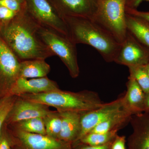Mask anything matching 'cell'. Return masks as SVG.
<instances>
[{
    "label": "cell",
    "instance_id": "6da1fadb",
    "mask_svg": "<svg viewBox=\"0 0 149 149\" xmlns=\"http://www.w3.org/2000/svg\"><path fill=\"white\" fill-rule=\"evenodd\" d=\"M40 27L25 9L0 25V35L20 61L45 60L55 55L41 39Z\"/></svg>",
    "mask_w": 149,
    "mask_h": 149
},
{
    "label": "cell",
    "instance_id": "7a4b0ae2",
    "mask_svg": "<svg viewBox=\"0 0 149 149\" xmlns=\"http://www.w3.org/2000/svg\"><path fill=\"white\" fill-rule=\"evenodd\" d=\"M70 40L75 43L95 48L107 63L114 62L120 44L91 19L80 17H63Z\"/></svg>",
    "mask_w": 149,
    "mask_h": 149
},
{
    "label": "cell",
    "instance_id": "3957f363",
    "mask_svg": "<svg viewBox=\"0 0 149 149\" xmlns=\"http://www.w3.org/2000/svg\"><path fill=\"white\" fill-rule=\"evenodd\" d=\"M19 97L53 107L58 111L74 112L82 114L99 108L104 104L97 93L89 91L72 92L59 89L39 94H24Z\"/></svg>",
    "mask_w": 149,
    "mask_h": 149
},
{
    "label": "cell",
    "instance_id": "277c9868",
    "mask_svg": "<svg viewBox=\"0 0 149 149\" xmlns=\"http://www.w3.org/2000/svg\"><path fill=\"white\" fill-rule=\"evenodd\" d=\"M127 0H96L95 11L91 19L121 45L127 35Z\"/></svg>",
    "mask_w": 149,
    "mask_h": 149
},
{
    "label": "cell",
    "instance_id": "5b68a950",
    "mask_svg": "<svg viewBox=\"0 0 149 149\" xmlns=\"http://www.w3.org/2000/svg\"><path fill=\"white\" fill-rule=\"evenodd\" d=\"M39 33L43 42L64 63L70 76L73 78L78 77L80 69L76 44L66 36L41 27Z\"/></svg>",
    "mask_w": 149,
    "mask_h": 149
},
{
    "label": "cell",
    "instance_id": "8992f818",
    "mask_svg": "<svg viewBox=\"0 0 149 149\" xmlns=\"http://www.w3.org/2000/svg\"><path fill=\"white\" fill-rule=\"evenodd\" d=\"M24 1L26 12L40 27L70 39L65 21L49 0Z\"/></svg>",
    "mask_w": 149,
    "mask_h": 149
},
{
    "label": "cell",
    "instance_id": "52a82bcc",
    "mask_svg": "<svg viewBox=\"0 0 149 149\" xmlns=\"http://www.w3.org/2000/svg\"><path fill=\"white\" fill-rule=\"evenodd\" d=\"M20 63L0 35V99L10 95L19 78Z\"/></svg>",
    "mask_w": 149,
    "mask_h": 149
},
{
    "label": "cell",
    "instance_id": "ba28073f",
    "mask_svg": "<svg viewBox=\"0 0 149 149\" xmlns=\"http://www.w3.org/2000/svg\"><path fill=\"white\" fill-rule=\"evenodd\" d=\"M6 125L10 137L25 149H71L70 143L47 135L25 132L13 123Z\"/></svg>",
    "mask_w": 149,
    "mask_h": 149
},
{
    "label": "cell",
    "instance_id": "9c48e42d",
    "mask_svg": "<svg viewBox=\"0 0 149 149\" xmlns=\"http://www.w3.org/2000/svg\"><path fill=\"white\" fill-rule=\"evenodd\" d=\"M114 62L128 68L146 65L149 62V49L128 31Z\"/></svg>",
    "mask_w": 149,
    "mask_h": 149
},
{
    "label": "cell",
    "instance_id": "30bf717a",
    "mask_svg": "<svg viewBox=\"0 0 149 149\" xmlns=\"http://www.w3.org/2000/svg\"><path fill=\"white\" fill-rule=\"evenodd\" d=\"M51 111L47 106L17 96L4 123L9 125L34 118H44Z\"/></svg>",
    "mask_w": 149,
    "mask_h": 149
},
{
    "label": "cell",
    "instance_id": "8fae6325",
    "mask_svg": "<svg viewBox=\"0 0 149 149\" xmlns=\"http://www.w3.org/2000/svg\"><path fill=\"white\" fill-rule=\"evenodd\" d=\"M123 107V95L113 101L104 103L99 108L82 114L81 129L76 142L90 133L97 125L105 120L110 116L119 110Z\"/></svg>",
    "mask_w": 149,
    "mask_h": 149
},
{
    "label": "cell",
    "instance_id": "7c38bea8",
    "mask_svg": "<svg viewBox=\"0 0 149 149\" xmlns=\"http://www.w3.org/2000/svg\"><path fill=\"white\" fill-rule=\"evenodd\" d=\"M60 15L93 18L95 11L96 0H49Z\"/></svg>",
    "mask_w": 149,
    "mask_h": 149
},
{
    "label": "cell",
    "instance_id": "4fadbf2b",
    "mask_svg": "<svg viewBox=\"0 0 149 149\" xmlns=\"http://www.w3.org/2000/svg\"><path fill=\"white\" fill-rule=\"evenodd\" d=\"M130 123L133 131L127 141L128 149H149V113L133 115Z\"/></svg>",
    "mask_w": 149,
    "mask_h": 149
},
{
    "label": "cell",
    "instance_id": "5bb4252c",
    "mask_svg": "<svg viewBox=\"0 0 149 149\" xmlns=\"http://www.w3.org/2000/svg\"><path fill=\"white\" fill-rule=\"evenodd\" d=\"M59 89L56 82L47 76L30 79L19 77L11 90L10 95L19 97L24 94H39Z\"/></svg>",
    "mask_w": 149,
    "mask_h": 149
},
{
    "label": "cell",
    "instance_id": "9a60e30c",
    "mask_svg": "<svg viewBox=\"0 0 149 149\" xmlns=\"http://www.w3.org/2000/svg\"><path fill=\"white\" fill-rule=\"evenodd\" d=\"M126 87L127 91L123 95V107L133 115L143 112L146 93L136 80L130 76Z\"/></svg>",
    "mask_w": 149,
    "mask_h": 149
},
{
    "label": "cell",
    "instance_id": "2e32d148",
    "mask_svg": "<svg viewBox=\"0 0 149 149\" xmlns=\"http://www.w3.org/2000/svg\"><path fill=\"white\" fill-rule=\"evenodd\" d=\"M58 112L62 125L58 139L68 143L76 142L80 133L82 114L74 112Z\"/></svg>",
    "mask_w": 149,
    "mask_h": 149
},
{
    "label": "cell",
    "instance_id": "e0dca14e",
    "mask_svg": "<svg viewBox=\"0 0 149 149\" xmlns=\"http://www.w3.org/2000/svg\"><path fill=\"white\" fill-rule=\"evenodd\" d=\"M133 114L123 107L93 128L90 133H104L119 130L128 123Z\"/></svg>",
    "mask_w": 149,
    "mask_h": 149
},
{
    "label": "cell",
    "instance_id": "ac0fdd59",
    "mask_svg": "<svg viewBox=\"0 0 149 149\" xmlns=\"http://www.w3.org/2000/svg\"><path fill=\"white\" fill-rule=\"evenodd\" d=\"M51 67L44 59H32L20 61L19 77L40 78L46 77L49 73Z\"/></svg>",
    "mask_w": 149,
    "mask_h": 149
},
{
    "label": "cell",
    "instance_id": "d6986e66",
    "mask_svg": "<svg viewBox=\"0 0 149 149\" xmlns=\"http://www.w3.org/2000/svg\"><path fill=\"white\" fill-rule=\"evenodd\" d=\"M125 20L128 32L149 49V22L127 13Z\"/></svg>",
    "mask_w": 149,
    "mask_h": 149
},
{
    "label": "cell",
    "instance_id": "ffe728a7",
    "mask_svg": "<svg viewBox=\"0 0 149 149\" xmlns=\"http://www.w3.org/2000/svg\"><path fill=\"white\" fill-rule=\"evenodd\" d=\"M118 131V130H114L104 133H89L78 142L88 146H102L113 141L117 136Z\"/></svg>",
    "mask_w": 149,
    "mask_h": 149
},
{
    "label": "cell",
    "instance_id": "44dd1931",
    "mask_svg": "<svg viewBox=\"0 0 149 149\" xmlns=\"http://www.w3.org/2000/svg\"><path fill=\"white\" fill-rule=\"evenodd\" d=\"M47 136L58 139L61 129V118L59 112L51 111L43 118Z\"/></svg>",
    "mask_w": 149,
    "mask_h": 149
},
{
    "label": "cell",
    "instance_id": "7402d4cb",
    "mask_svg": "<svg viewBox=\"0 0 149 149\" xmlns=\"http://www.w3.org/2000/svg\"><path fill=\"white\" fill-rule=\"evenodd\" d=\"M13 124H15L19 129L25 132L47 135L43 118H34Z\"/></svg>",
    "mask_w": 149,
    "mask_h": 149
},
{
    "label": "cell",
    "instance_id": "603a6c76",
    "mask_svg": "<svg viewBox=\"0 0 149 149\" xmlns=\"http://www.w3.org/2000/svg\"><path fill=\"white\" fill-rule=\"evenodd\" d=\"M129 69L130 75L136 80L145 93L149 92V77L143 66L130 67Z\"/></svg>",
    "mask_w": 149,
    "mask_h": 149
},
{
    "label": "cell",
    "instance_id": "cb8c5ba5",
    "mask_svg": "<svg viewBox=\"0 0 149 149\" xmlns=\"http://www.w3.org/2000/svg\"><path fill=\"white\" fill-rule=\"evenodd\" d=\"M17 97L9 95L0 99V133L6 118Z\"/></svg>",
    "mask_w": 149,
    "mask_h": 149
},
{
    "label": "cell",
    "instance_id": "d4e9b609",
    "mask_svg": "<svg viewBox=\"0 0 149 149\" xmlns=\"http://www.w3.org/2000/svg\"><path fill=\"white\" fill-rule=\"evenodd\" d=\"M0 6L19 13L25 10L24 0H0Z\"/></svg>",
    "mask_w": 149,
    "mask_h": 149
},
{
    "label": "cell",
    "instance_id": "484cf974",
    "mask_svg": "<svg viewBox=\"0 0 149 149\" xmlns=\"http://www.w3.org/2000/svg\"><path fill=\"white\" fill-rule=\"evenodd\" d=\"M18 13L9 9L0 6V25L10 21Z\"/></svg>",
    "mask_w": 149,
    "mask_h": 149
},
{
    "label": "cell",
    "instance_id": "4316f807",
    "mask_svg": "<svg viewBox=\"0 0 149 149\" xmlns=\"http://www.w3.org/2000/svg\"><path fill=\"white\" fill-rule=\"evenodd\" d=\"M0 149H12L10 140L5 123L0 133Z\"/></svg>",
    "mask_w": 149,
    "mask_h": 149
},
{
    "label": "cell",
    "instance_id": "83f0119b",
    "mask_svg": "<svg viewBox=\"0 0 149 149\" xmlns=\"http://www.w3.org/2000/svg\"><path fill=\"white\" fill-rule=\"evenodd\" d=\"M125 12L131 15L142 17L149 22V11H142L138 10L137 9H132L125 7Z\"/></svg>",
    "mask_w": 149,
    "mask_h": 149
},
{
    "label": "cell",
    "instance_id": "f1b7e54d",
    "mask_svg": "<svg viewBox=\"0 0 149 149\" xmlns=\"http://www.w3.org/2000/svg\"><path fill=\"white\" fill-rule=\"evenodd\" d=\"M113 141L102 146H92L84 145V146L77 149H111Z\"/></svg>",
    "mask_w": 149,
    "mask_h": 149
},
{
    "label": "cell",
    "instance_id": "f546056e",
    "mask_svg": "<svg viewBox=\"0 0 149 149\" xmlns=\"http://www.w3.org/2000/svg\"><path fill=\"white\" fill-rule=\"evenodd\" d=\"M143 1L149 2V0H127L126 7L132 9H137L141 3Z\"/></svg>",
    "mask_w": 149,
    "mask_h": 149
},
{
    "label": "cell",
    "instance_id": "4dcf8cb0",
    "mask_svg": "<svg viewBox=\"0 0 149 149\" xmlns=\"http://www.w3.org/2000/svg\"><path fill=\"white\" fill-rule=\"evenodd\" d=\"M143 112L149 113V92L146 93Z\"/></svg>",
    "mask_w": 149,
    "mask_h": 149
},
{
    "label": "cell",
    "instance_id": "1f68e13d",
    "mask_svg": "<svg viewBox=\"0 0 149 149\" xmlns=\"http://www.w3.org/2000/svg\"><path fill=\"white\" fill-rule=\"evenodd\" d=\"M143 66L144 69H145L149 77V62L148 63H147V64H146V65H143Z\"/></svg>",
    "mask_w": 149,
    "mask_h": 149
}]
</instances>
